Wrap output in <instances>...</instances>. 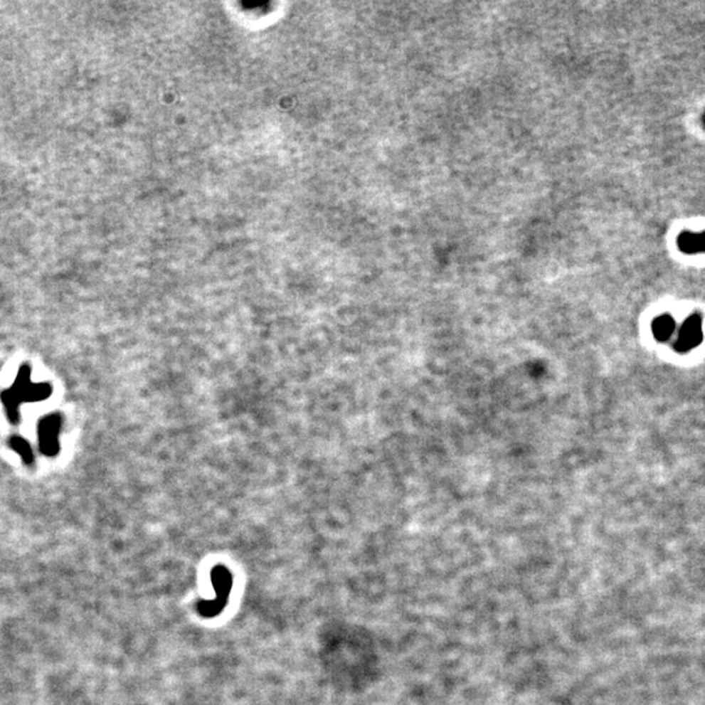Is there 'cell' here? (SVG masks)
<instances>
[{"instance_id":"2","label":"cell","mask_w":705,"mask_h":705,"mask_svg":"<svg viewBox=\"0 0 705 705\" xmlns=\"http://www.w3.org/2000/svg\"><path fill=\"white\" fill-rule=\"evenodd\" d=\"M59 428V420L55 417H48L41 426V445L43 451L53 453L56 450V433Z\"/></svg>"},{"instance_id":"3","label":"cell","mask_w":705,"mask_h":705,"mask_svg":"<svg viewBox=\"0 0 705 705\" xmlns=\"http://www.w3.org/2000/svg\"><path fill=\"white\" fill-rule=\"evenodd\" d=\"M674 327H675V323H674L673 317L670 315H662L653 322L652 329H653V334L657 340L665 341L673 333Z\"/></svg>"},{"instance_id":"4","label":"cell","mask_w":705,"mask_h":705,"mask_svg":"<svg viewBox=\"0 0 705 705\" xmlns=\"http://www.w3.org/2000/svg\"><path fill=\"white\" fill-rule=\"evenodd\" d=\"M12 444H14V448H15L16 451L20 452V453H21V456H23L26 461H29V460L32 459V453H31V450H29L28 444L25 443L24 440H21V439H16V440H14V442H12Z\"/></svg>"},{"instance_id":"1","label":"cell","mask_w":705,"mask_h":705,"mask_svg":"<svg viewBox=\"0 0 705 705\" xmlns=\"http://www.w3.org/2000/svg\"><path fill=\"white\" fill-rule=\"evenodd\" d=\"M703 340V329H701V319L694 315L689 317L684 324L682 325L679 337L675 344V349L679 351H687L689 349L695 348Z\"/></svg>"}]
</instances>
